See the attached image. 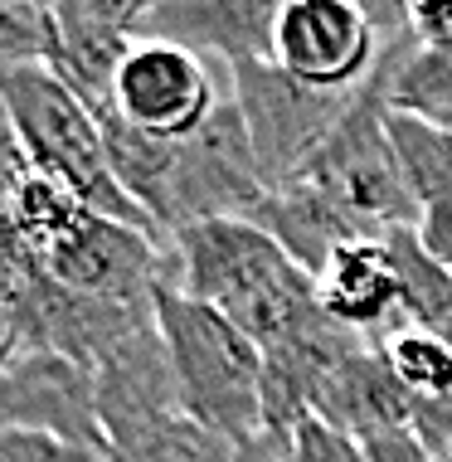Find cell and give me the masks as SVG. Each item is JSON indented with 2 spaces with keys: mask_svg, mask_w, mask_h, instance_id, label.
<instances>
[{
  "mask_svg": "<svg viewBox=\"0 0 452 462\" xmlns=\"http://www.w3.org/2000/svg\"><path fill=\"white\" fill-rule=\"evenodd\" d=\"M175 292L224 311L234 327L268 346L297 336L321 317L317 278L282 254V244L254 219L190 224L171 239Z\"/></svg>",
  "mask_w": 452,
  "mask_h": 462,
  "instance_id": "6da1fadb",
  "label": "cell"
},
{
  "mask_svg": "<svg viewBox=\"0 0 452 462\" xmlns=\"http://www.w3.org/2000/svg\"><path fill=\"white\" fill-rule=\"evenodd\" d=\"M0 93H5V103H10L15 136L24 146L30 171L64 180L69 190L83 199L88 215L136 224V229L166 239V234L156 229V219H151L146 209L117 185V176H112L107 142H103V117H97L54 69L49 64L10 69V73H0Z\"/></svg>",
  "mask_w": 452,
  "mask_h": 462,
  "instance_id": "7a4b0ae2",
  "label": "cell"
},
{
  "mask_svg": "<svg viewBox=\"0 0 452 462\" xmlns=\"http://www.w3.org/2000/svg\"><path fill=\"white\" fill-rule=\"evenodd\" d=\"M156 327L171 351L185 419L234 443L263 439V346L224 311L161 287Z\"/></svg>",
  "mask_w": 452,
  "mask_h": 462,
  "instance_id": "3957f363",
  "label": "cell"
},
{
  "mask_svg": "<svg viewBox=\"0 0 452 462\" xmlns=\"http://www.w3.org/2000/svg\"><path fill=\"white\" fill-rule=\"evenodd\" d=\"M409 49H413V34L384 44L355 107L346 112V122L331 132V142L317 152V161L297 176V180L321 185L370 239H384L389 229L419 224V205H413L409 185L394 166V146H389V107H394L389 93H394V73Z\"/></svg>",
  "mask_w": 452,
  "mask_h": 462,
  "instance_id": "277c9868",
  "label": "cell"
},
{
  "mask_svg": "<svg viewBox=\"0 0 452 462\" xmlns=\"http://www.w3.org/2000/svg\"><path fill=\"white\" fill-rule=\"evenodd\" d=\"M360 88H350V93L311 88V83L282 73L278 64L229 69V97L248 127V142H254V156H258L268 190L297 180L317 161V152L331 142V132L346 122V112L355 107Z\"/></svg>",
  "mask_w": 452,
  "mask_h": 462,
  "instance_id": "5b68a950",
  "label": "cell"
},
{
  "mask_svg": "<svg viewBox=\"0 0 452 462\" xmlns=\"http://www.w3.org/2000/svg\"><path fill=\"white\" fill-rule=\"evenodd\" d=\"M268 180L258 171L254 142L234 97H224L199 132L175 142V190H171V239L209 219H258Z\"/></svg>",
  "mask_w": 452,
  "mask_h": 462,
  "instance_id": "8992f818",
  "label": "cell"
},
{
  "mask_svg": "<svg viewBox=\"0 0 452 462\" xmlns=\"http://www.w3.org/2000/svg\"><path fill=\"white\" fill-rule=\"evenodd\" d=\"M44 273L97 302L151 307L161 287L175 282V254L171 239H156L136 224L83 215L78 229L44 254Z\"/></svg>",
  "mask_w": 452,
  "mask_h": 462,
  "instance_id": "52a82bcc",
  "label": "cell"
},
{
  "mask_svg": "<svg viewBox=\"0 0 452 462\" xmlns=\"http://www.w3.org/2000/svg\"><path fill=\"white\" fill-rule=\"evenodd\" d=\"M384 40L355 0H282L272 30V64L311 88L350 93L374 73Z\"/></svg>",
  "mask_w": 452,
  "mask_h": 462,
  "instance_id": "ba28073f",
  "label": "cell"
},
{
  "mask_svg": "<svg viewBox=\"0 0 452 462\" xmlns=\"http://www.w3.org/2000/svg\"><path fill=\"white\" fill-rule=\"evenodd\" d=\"M224 97L229 93L215 88L199 54L166 40H136L112 88V112L142 132L180 142L215 117Z\"/></svg>",
  "mask_w": 452,
  "mask_h": 462,
  "instance_id": "9c48e42d",
  "label": "cell"
},
{
  "mask_svg": "<svg viewBox=\"0 0 452 462\" xmlns=\"http://www.w3.org/2000/svg\"><path fill=\"white\" fill-rule=\"evenodd\" d=\"M0 429H30L73 448L112 453L93 399V370L54 351H15L0 374Z\"/></svg>",
  "mask_w": 452,
  "mask_h": 462,
  "instance_id": "30bf717a",
  "label": "cell"
},
{
  "mask_svg": "<svg viewBox=\"0 0 452 462\" xmlns=\"http://www.w3.org/2000/svg\"><path fill=\"white\" fill-rule=\"evenodd\" d=\"M5 311L15 321L20 351L24 346L30 351H54V356L78 360L83 370H97L127 336H136L146 321H156V302L151 307L97 302V297H83L73 287L54 282L49 273Z\"/></svg>",
  "mask_w": 452,
  "mask_h": 462,
  "instance_id": "8fae6325",
  "label": "cell"
},
{
  "mask_svg": "<svg viewBox=\"0 0 452 462\" xmlns=\"http://www.w3.org/2000/svg\"><path fill=\"white\" fill-rule=\"evenodd\" d=\"M54 49H49V69L83 97L88 107L103 117L112 112V88L127 64L132 44L142 40L146 0H54Z\"/></svg>",
  "mask_w": 452,
  "mask_h": 462,
  "instance_id": "7c38bea8",
  "label": "cell"
},
{
  "mask_svg": "<svg viewBox=\"0 0 452 462\" xmlns=\"http://www.w3.org/2000/svg\"><path fill=\"white\" fill-rule=\"evenodd\" d=\"M93 399H97V419H103L107 448H122V443L142 439L151 429H161L166 419L185 414L180 384H175V365H171V351H166V341H161L156 321H146L136 336H127V341L93 370Z\"/></svg>",
  "mask_w": 452,
  "mask_h": 462,
  "instance_id": "4fadbf2b",
  "label": "cell"
},
{
  "mask_svg": "<svg viewBox=\"0 0 452 462\" xmlns=\"http://www.w3.org/2000/svg\"><path fill=\"white\" fill-rule=\"evenodd\" d=\"M278 10V0H146L136 34L219 59L224 69L272 64Z\"/></svg>",
  "mask_w": 452,
  "mask_h": 462,
  "instance_id": "5bb4252c",
  "label": "cell"
},
{
  "mask_svg": "<svg viewBox=\"0 0 452 462\" xmlns=\"http://www.w3.org/2000/svg\"><path fill=\"white\" fill-rule=\"evenodd\" d=\"M360 346H370V341L336 327L326 311L297 336L268 346L263 351V439L287 443L301 423L317 419V399L326 390V380Z\"/></svg>",
  "mask_w": 452,
  "mask_h": 462,
  "instance_id": "9a60e30c",
  "label": "cell"
},
{
  "mask_svg": "<svg viewBox=\"0 0 452 462\" xmlns=\"http://www.w3.org/2000/svg\"><path fill=\"white\" fill-rule=\"evenodd\" d=\"M317 302L336 327L365 336L370 346H380L384 336L404 327V317H399V278H394V263H389L384 239H360L341 248L317 273Z\"/></svg>",
  "mask_w": 452,
  "mask_h": 462,
  "instance_id": "2e32d148",
  "label": "cell"
},
{
  "mask_svg": "<svg viewBox=\"0 0 452 462\" xmlns=\"http://www.w3.org/2000/svg\"><path fill=\"white\" fill-rule=\"evenodd\" d=\"M413 409H419V399L394 380V370L380 356V346L350 351L317 399V419L350 433L355 443H374L384 433L413 429Z\"/></svg>",
  "mask_w": 452,
  "mask_h": 462,
  "instance_id": "e0dca14e",
  "label": "cell"
},
{
  "mask_svg": "<svg viewBox=\"0 0 452 462\" xmlns=\"http://www.w3.org/2000/svg\"><path fill=\"white\" fill-rule=\"evenodd\" d=\"M254 224H258V229H268L272 239L282 244V254L292 258L297 268H307L311 278H317V273L331 263L341 248L370 239V234L311 180L278 185V190L263 199V209H258Z\"/></svg>",
  "mask_w": 452,
  "mask_h": 462,
  "instance_id": "ac0fdd59",
  "label": "cell"
},
{
  "mask_svg": "<svg viewBox=\"0 0 452 462\" xmlns=\"http://www.w3.org/2000/svg\"><path fill=\"white\" fill-rule=\"evenodd\" d=\"M107 166L117 185L156 219V229L171 239V190H175V142L156 132H142L122 122L117 112H103Z\"/></svg>",
  "mask_w": 452,
  "mask_h": 462,
  "instance_id": "d6986e66",
  "label": "cell"
},
{
  "mask_svg": "<svg viewBox=\"0 0 452 462\" xmlns=\"http://www.w3.org/2000/svg\"><path fill=\"white\" fill-rule=\"evenodd\" d=\"M389 263L399 278V317L404 327H423V331H447L452 327V268L423 248L419 224L384 234Z\"/></svg>",
  "mask_w": 452,
  "mask_h": 462,
  "instance_id": "ffe728a7",
  "label": "cell"
},
{
  "mask_svg": "<svg viewBox=\"0 0 452 462\" xmlns=\"http://www.w3.org/2000/svg\"><path fill=\"white\" fill-rule=\"evenodd\" d=\"M107 462H282V443L272 439L234 443L180 414V419H166L161 429L142 433V439L112 448Z\"/></svg>",
  "mask_w": 452,
  "mask_h": 462,
  "instance_id": "44dd1931",
  "label": "cell"
},
{
  "mask_svg": "<svg viewBox=\"0 0 452 462\" xmlns=\"http://www.w3.org/2000/svg\"><path fill=\"white\" fill-rule=\"evenodd\" d=\"M389 146H394V166L404 176L419 215L423 205H433L438 195L452 190V132L419 117V112L389 107Z\"/></svg>",
  "mask_w": 452,
  "mask_h": 462,
  "instance_id": "7402d4cb",
  "label": "cell"
},
{
  "mask_svg": "<svg viewBox=\"0 0 452 462\" xmlns=\"http://www.w3.org/2000/svg\"><path fill=\"white\" fill-rule=\"evenodd\" d=\"M380 356L389 360L394 380L419 399H447L452 394V341L447 331H423V327H399L380 341Z\"/></svg>",
  "mask_w": 452,
  "mask_h": 462,
  "instance_id": "603a6c76",
  "label": "cell"
},
{
  "mask_svg": "<svg viewBox=\"0 0 452 462\" xmlns=\"http://www.w3.org/2000/svg\"><path fill=\"white\" fill-rule=\"evenodd\" d=\"M10 209H15V224H20V234L30 239L34 254H49L59 239H69L73 229H78V219L88 215L83 209V199L69 190L64 180H54V176H40V171H30L15 190H10Z\"/></svg>",
  "mask_w": 452,
  "mask_h": 462,
  "instance_id": "cb8c5ba5",
  "label": "cell"
},
{
  "mask_svg": "<svg viewBox=\"0 0 452 462\" xmlns=\"http://www.w3.org/2000/svg\"><path fill=\"white\" fill-rule=\"evenodd\" d=\"M389 97H394L399 112H419V117L452 132V40L447 44L413 40V49L394 73V93Z\"/></svg>",
  "mask_w": 452,
  "mask_h": 462,
  "instance_id": "d4e9b609",
  "label": "cell"
},
{
  "mask_svg": "<svg viewBox=\"0 0 452 462\" xmlns=\"http://www.w3.org/2000/svg\"><path fill=\"white\" fill-rule=\"evenodd\" d=\"M54 10L34 0H0V73L24 64H49Z\"/></svg>",
  "mask_w": 452,
  "mask_h": 462,
  "instance_id": "484cf974",
  "label": "cell"
},
{
  "mask_svg": "<svg viewBox=\"0 0 452 462\" xmlns=\"http://www.w3.org/2000/svg\"><path fill=\"white\" fill-rule=\"evenodd\" d=\"M40 278H44V258L20 234L10 190H0V307H15Z\"/></svg>",
  "mask_w": 452,
  "mask_h": 462,
  "instance_id": "4316f807",
  "label": "cell"
},
{
  "mask_svg": "<svg viewBox=\"0 0 452 462\" xmlns=\"http://www.w3.org/2000/svg\"><path fill=\"white\" fill-rule=\"evenodd\" d=\"M282 462H370V457H365V443H355L350 433L311 419L282 443Z\"/></svg>",
  "mask_w": 452,
  "mask_h": 462,
  "instance_id": "83f0119b",
  "label": "cell"
},
{
  "mask_svg": "<svg viewBox=\"0 0 452 462\" xmlns=\"http://www.w3.org/2000/svg\"><path fill=\"white\" fill-rule=\"evenodd\" d=\"M0 462H107V453L73 448L64 439L30 433V429H0Z\"/></svg>",
  "mask_w": 452,
  "mask_h": 462,
  "instance_id": "f1b7e54d",
  "label": "cell"
},
{
  "mask_svg": "<svg viewBox=\"0 0 452 462\" xmlns=\"http://www.w3.org/2000/svg\"><path fill=\"white\" fill-rule=\"evenodd\" d=\"M419 239H423V248H429L438 263L452 268V190L438 195L433 205H423V215H419Z\"/></svg>",
  "mask_w": 452,
  "mask_h": 462,
  "instance_id": "f546056e",
  "label": "cell"
},
{
  "mask_svg": "<svg viewBox=\"0 0 452 462\" xmlns=\"http://www.w3.org/2000/svg\"><path fill=\"white\" fill-rule=\"evenodd\" d=\"M24 176H30V161H24V146L15 136L10 103H5V93H0V190H15Z\"/></svg>",
  "mask_w": 452,
  "mask_h": 462,
  "instance_id": "4dcf8cb0",
  "label": "cell"
},
{
  "mask_svg": "<svg viewBox=\"0 0 452 462\" xmlns=\"http://www.w3.org/2000/svg\"><path fill=\"white\" fill-rule=\"evenodd\" d=\"M365 457L370 462H438L429 448L419 443V433L404 429V433H384V439L365 443Z\"/></svg>",
  "mask_w": 452,
  "mask_h": 462,
  "instance_id": "1f68e13d",
  "label": "cell"
},
{
  "mask_svg": "<svg viewBox=\"0 0 452 462\" xmlns=\"http://www.w3.org/2000/svg\"><path fill=\"white\" fill-rule=\"evenodd\" d=\"M413 40L419 44H447L452 40V5H443V0H423V5H413Z\"/></svg>",
  "mask_w": 452,
  "mask_h": 462,
  "instance_id": "d6a6232c",
  "label": "cell"
}]
</instances>
